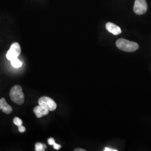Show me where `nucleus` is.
<instances>
[{
	"instance_id": "nucleus-1",
	"label": "nucleus",
	"mask_w": 151,
	"mask_h": 151,
	"mask_svg": "<svg viewBox=\"0 0 151 151\" xmlns=\"http://www.w3.org/2000/svg\"><path fill=\"white\" fill-rule=\"evenodd\" d=\"M116 45L119 49L127 52H135L139 48V45L137 43L125 39H118L116 42Z\"/></svg>"
},
{
	"instance_id": "nucleus-2",
	"label": "nucleus",
	"mask_w": 151,
	"mask_h": 151,
	"mask_svg": "<svg viewBox=\"0 0 151 151\" xmlns=\"http://www.w3.org/2000/svg\"><path fill=\"white\" fill-rule=\"evenodd\" d=\"M10 96L14 103L22 105L24 103L25 97L22 87L16 85L13 87L10 92Z\"/></svg>"
},
{
	"instance_id": "nucleus-3",
	"label": "nucleus",
	"mask_w": 151,
	"mask_h": 151,
	"mask_svg": "<svg viewBox=\"0 0 151 151\" xmlns=\"http://www.w3.org/2000/svg\"><path fill=\"white\" fill-rule=\"evenodd\" d=\"M21 53V48L18 43H14L11 45V47L6 53V58L9 60L18 58Z\"/></svg>"
},
{
	"instance_id": "nucleus-4",
	"label": "nucleus",
	"mask_w": 151,
	"mask_h": 151,
	"mask_svg": "<svg viewBox=\"0 0 151 151\" xmlns=\"http://www.w3.org/2000/svg\"><path fill=\"white\" fill-rule=\"evenodd\" d=\"M39 104L40 106L48 109L49 111H54L57 108V104L53 100L48 97H42L39 99Z\"/></svg>"
},
{
	"instance_id": "nucleus-5",
	"label": "nucleus",
	"mask_w": 151,
	"mask_h": 151,
	"mask_svg": "<svg viewBox=\"0 0 151 151\" xmlns=\"http://www.w3.org/2000/svg\"><path fill=\"white\" fill-rule=\"evenodd\" d=\"M148 9V5L146 0H135L133 7V11L137 15H143Z\"/></svg>"
},
{
	"instance_id": "nucleus-6",
	"label": "nucleus",
	"mask_w": 151,
	"mask_h": 151,
	"mask_svg": "<svg viewBox=\"0 0 151 151\" xmlns=\"http://www.w3.org/2000/svg\"><path fill=\"white\" fill-rule=\"evenodd\" d=\"M106 29L109 32L113 34L114 35H117L122 33V30L120 27L112 22L106 23Z\"/></svg>"
},
{
	"instance_id": "nucleus-7",
	"label": "nucleus",
	"mask_w": 151,
	"mask_h": 151,
	"mask_svg": "<svg viewBox=\"0 0 151 151\" xmlns=\"http://www.w3.org/2000/svg\"><path fill=\"white\" fill-rule=\"evenodd\" d=\"M49 111L48 109L40 105L36 106L34 109V113L38 118H40L42 116L47 115L49 113Z\"/></svg>"
},
{
	"instance_id": "nucleus-8",
	"label": "nucleus",
	"mask_w": 151,
	"mask_h": 151,
	"mask_svg": "<svg viewBox=\"0 0 151 151\" xmlns=\"http://www.w3.org/2000/svg\"><path fill=\"white\" fill-rule=\"evenodd\" d=\"M0 110H2L3 112L7 114L11 113L12 111V109L11 106L6 103L4 98L0 99Z\"/></svg>"
},
{
	"instance_id": "nucleus-9",
	"label": "nucleus",
	"mask_w": 151,
	"mask_h": 151,
	"mask_svg": "<svg viewBox=\"0 0 151 151\" xmlns=\"http://www.w3.org/2000/svg\"><path fill=\"white\" fill-rule=\"evenodd\" d=\"M11 65L16 68H18L21 67L22 65V63L19 60H18V58H15L14 60H11Z\"/></svg>"
},
{
	"instance_id": "nucleus-10",
	"label": "nucleus",
	"mask_w": 151,
	"mask_h": 151,
	"mask_svg": "<svg viewBox=\"0 0 151 151\" xmlns=\"http://www.w3.org/2000/svg\"><path fill=\"white\" fill-rule=\"evenodd\" d=\"M47 148V146L41 143H37L35 144V151H44Z\"/></svg>"
},
{
	"instance_id": "nucleus-11",
	"label": "nucleus",
	"mask_w": 151,
	"mask_h": 151,
	"mask_svg": "<svg viewBox=\"0 0 151 151\" xmlns=\"http://www.w3.org/2000/svg\"><path fill=\"white\" fill-rule=\"evenodd\" d=\"M14 123L17 126H20V125H22V119H20L18 117H15L14 119Z\"/></svg>"
},
{
	"instance_id": "nucleus-12",
	"label": "nucleus",
	"mask_w": 151,
	"mask_h": 151,
	"mask_svg": "<svg viewBox=\"0 0 151 151\" xmlns=\"http://www.w3.org/2000/svg\"><path fill=\"white\" fill-rule=\"evenodd\" d=\"M48 142L49 145H51V146H53V145H54L55 143V140L53 138H50L48 140Z\"/></svg>"
},
{
	"instance_id": "nucleus-13",
	"label": "nucleus",
	"mask_w": 151,
	"mask_h": 151,
	"mask_svg": "<svg viewBox=\"0 0 151 151\" xmlns=\"http://www.w3.org/2000/svg\"><path fill=\"white\" fill-rule=\"evenodd\" d=\"M19 132L20 133H24V132H25L26 129H25V128L24 126H22V125L19 126Z\"/></svg>"
},
{
	"instance_id": "nucleus-14",
	"label": "nucleus",
	"mask_w": 151,
	"mask_h": 151,
	"mask_svg": "<svg viewBox=\"0 0 151 151\" xmlns=\"http://www.w3.org/2000/svg\"><path fill=\"white\" fill-rule=\"evenodd\" d=\"M53 148L56 150H59L60 148H61V146L60 145H58V144L55 143L54 145H53Z\"/></svg>"
},
{
	"instance_id": "nucleus-15",
	"label": "nucleus",
	"mask_w": 151,
	"mask_h": 151,
	"mask_svg": "<svg viewBox=\"0 0 151 151\" xmlns=\"http://www.w3.org/2000/svg\"><path fill=\"white\" fill-rule=\"evenodd\" d=\"M118 150H115V149H113V148H108V147H106L105 148V150L104 151H117Z\"/></svg>"
},
{
	"instance_id": "nucleus-16",
	"label": "nucleus",
	"mask_w": 151,
	"mask_h": 151,
	"mask_svg": "<svg viewBox=\"0 0 151 151\" xmlns=\"http://www.w3.org/2000/svg\"><path fill=\"white\" fill-rule=\"evenodd\" d=\"M75 151H85L86 150H83V149H81V148H77V149H75Z\"/></svg>"
}]
</instances>
